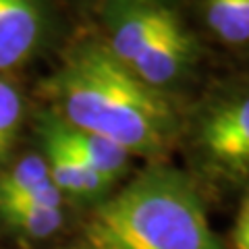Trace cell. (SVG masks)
Wrapping results in <instances>:
<instances>
[{"label":"cell","mask_w":249,"mask_h":249,"mask_svg":"<svg viewBox=\"0 0 249 249\" xmlns=\"http://www.w3.org/2000/svg\"><path fill=\"white\" fill-rule=\"evenodd\" d=\"M44 93L60 121L110 139L131 156L162 162L181 142L185 114L175 100L142 81L100 40L77 44Z\"/></svg>","instance_id":"obj_1"},{"label":"cell","mask_w":249,"mask_h":249,"mask_svg":"<svg viewBox=\"0 0 249 249\" xmlns=\"http://www.w3.org/2000/svg\"><path fill=\"white\" fill-rule=\"evenodd\" d=\"M69 249H224L191 175L152 162L98 201Z\"/></svg>","instance_id":"obj_2"},{"label":"cell","mask_w":249,"mask_h":249,"mask_svg":"<svg viewBox=\"0 0 249 249\" xmlns=\"http://www.w3.org/2000/svg\"><path fill=\"white\" fill-rule=\"evenodd\" d=\"M191 178L218 189L249 187V88L216 93L183 116Z\"/></svg>","instance_id":"obj_3"},{"label":"cell","mask_w":249,"mask_h":249,"mask_svg":"<svg viewBox=\"0 0 249 249\" xmlns=\"http://www.w3.org/2000/svg\"><path fill=\"white\" fill-rule=\"evenodd\" d=\"M178 11L166 0H108L104 6L106 48L133 71Z\"/></svg>","instance_id":"obj_4"},{"label":"cell","mask_w":249,"mask_h":249,"mask_svg":"<svg viewBox=\"0 0 249 249\" xmlns=\"http://www.w3.org/2000/svg\"><path fill=\"white\" fill-rule=\"evenodd\" d=\"M46 27L44 0H0V71H11L34 56Z\"/></svg>","instance_id":"obj_5"},{"label":"cell","mask_w":249,"mask_h":249,"mask_svg":"<svg viewBox=\"0 0 249 249\" xmlns=\"http://www.w3.org/2000/svg\"><path fill=\"white\" fill-rule=\"evenodd\" d=\"M37 129L50 133L54 139H58L62 145H67L73 154L88 164L91 170H96L100 177H104L108 183L114 185L119 178L129 170L131 154L123 150L121 145L106 137H100L89 131L77 129L60 121L56 114L44 112L37 119Z\"/></svg>","instance_id":"obj_6"},{"label":"cell","mask_w":249,"mask_h":249,"mask_svg":"<svg viewBox=\"0 0 249 249\" xmlns=\"http://www.w3.org/2000/svg\"><path fill=\"white\" fill-rule=\"evenodd\" d=\"M44 147V160L48 166V175L52 185L60 191L62 197H73L81 201H100L110 191V183L104 177H100L96 170H91L77 154H73L67 145H62L58 139L50 133L37 129Z\"/></svg>","instance_id":"obj_7"},{"label":"cell","mask_w":249,"mask_h":249,"mask_svg":"<svg viewBox=\"0 0 249 249\" xmlns=\"http://www.w3.org/2000/svg\"><path fill=\"white\" fill-rule=\"evenodd\" d=\"M60 191L52 185L44 156L27 154L0 173V204H34L62 208Z\"/></svg>","instance_id":"obj_8"},{"label":"cell","mask_w":249,"mask_h":249,"mask_svg":"<svg viewBox=\"0 0 249 249\" xmlns=\"http://www.w3.org/2000/svg\"><path fill=\"white\" fill-rule=\"evenodd\" d=\"M208 29L229 46L249 44V0H201Z\"/></svg>","instance_id":"obj_9"},{"label":"cell","mask_w":249,"mask_h":249,"mask_svg":"<svg viewBox=\"0 0 249 249\" xmlns=\"http://www.w3.org/2000/svg\"><path fill=\"white\" fill-rule=\"evenodd\" d=\"M0 218L6 227L29 239H46L62 227V208L34 204H0Z\"/></svg>","instance_id":"obj_10"},{"label":"cell","mask_w":249,"mask_h":249,"mask_svg":"<svg viewBox=\"0 0 249 249\" xmlns=\"http://www.w3.org/2000/svg\"><path fill=\"white\" fill-rule=\"evenodd\" d=\"M25 102L17 85L0 77V164L9 158L17 142Z\"/></svg>","instance_id":"obj_11"},{"label":"cell","mask_w":249,"mask_h":249,"mask_svg":"<svg viewBox=\"0 0 249 249\" xmlns=\"http://www.w3.org/2000/svg\"><path fill=\"white\" fill-rule=\"evenodd\" d=\"M231 245L232 249H249V189L241 201L239 214L235 218V224H232Z\"/></svg>","instance_id":"obj_12"}]
</instances>
